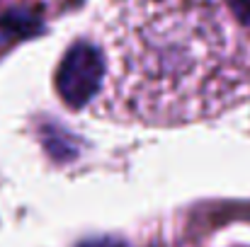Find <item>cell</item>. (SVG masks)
<instances>
[{
    "label": "cell",
    "mask_w": 250,
    "mask_h": 247,
    "mask_svg": "<svg viewBox=\"0 0 250 247\" xmlns=\"http://www.w3.org/2000/svg\"><path fill=\"white\" fill-rule=\"evenodd\" d=\"M229 24L246 27L233 0H148L114 39L112 112L167 124L221 107Z\"/></svg>",
    "instance_id": "6da1fadb"
},
{
    "label": "cell",
    "mask_w": 250,
    "mask_h": 247,
    "mask_svg": "<svg viewBox=\"0 0 250 247\" xmlns=\"http://www.w3.org/2000/svg\"><path fill=\"white\" fill-rule=\"evenodd\" d=\"M102 82V61L95 49L87 44L73 46L59 71V90L63 99L73 107L83 104L87 97L95 95V90Z\"/></svg>",
    "instance_id": "7a4b0ae2"
}]
</instances>
